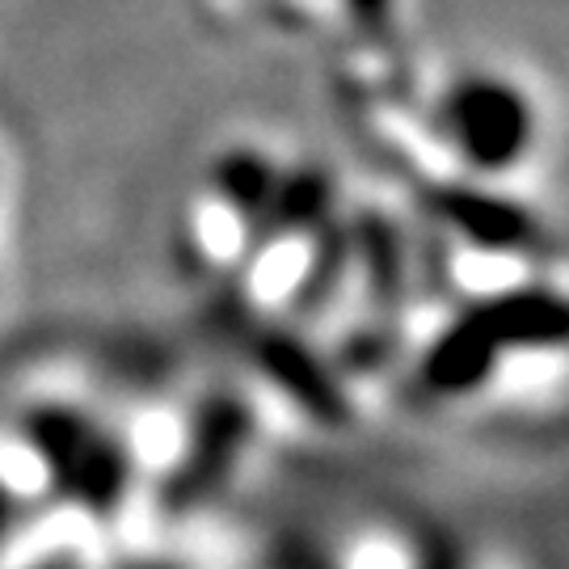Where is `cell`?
Masks as SVG:
<instances>
[{
	"label": "cell",
	"mask_w": 569,
	"mask_h": 569,
	"mask_svg": "<svg viewBox=\"0 0 569 569\" xmlns=\"http://www.w3.org/2000/svg\"><path fill=\"white\" fill-rule=\"evenodd\" d=\"M253 355L262 371L283 388L287 397H296L308 413L326 418V422H342L346 418V401L342 388L329 380V371L321 367V359L308 350L300 338H291L283 329H266L262 338L253 342Z\"/></svg>",
	"instance_id": "obj_6"
},
{
	"label": "cell",
	"mask_w": 569,
	"mask_h": 569,
	"mask_svg": "<svg viewBox=\"0 0 569 569\" xmlns=\"http://www.w3.org/2000/svg\"><path fill=\"white\" fill-rule=\"evenodd\" d=\"M569 329L566 300L549 287H515L465 308L422 359V380L435 392H468L486 380L510 350L561 346Z\"/></svg>",
	"instance_id": "obj_1"
},
{
	"label": "cell",
	"mask_w": 569,
	"mask_h": 569,
	"mask_svg": "<svg viewBox=\"0 0 569 569\" xmlns=\"http://www.w3.org/2000/svg\"><path fill=\"white\" fill-rule=\"evenodd\" d=\"M346 9L371 42H385L392 34V0H346Z\"/></svg>",
	"instance_id": "obj_11"
},
{
	"label": "cell",
	"mask_w": 569,
	"mask_h": 569,
	"mask_svg": "<svg viewBox=\"0 0 569 569\" xmlns=\"http://www.w3.org/2000/svg\"><path fill=\"white\" fill-rule=\"evenodd\" d=\"M329 207H333V178L326 169L305 164V169L279 173V186H274L270 203L262 207V216L244 224V253L253 258L291 232L321 228L329 220Z\"/></svg>",
	"instance_id": "obj_5"
},
{
	"label": "cell",
	"mask_w": 569,
	"mask_h": 569,
	"mask_svg": "<svg viewBox=\"0 0 569 569\" xmlns=\"http://www.w3.org/2000/svg\"><path fill=\"white\" fill-rule=\"evenodd\" d=\"M244 435H249V413L237 397H220L203 409L199 427H194V443L182 460V489L186 493H199V489L216 486L224 477L237 451L244 448Z\"/></svg>",
	"instance_id": "obj_8"
},
{
	"label": "cell",
	"mask_w": 569,
	"mask_h": 569,
	"mask_svg": "<svg viewBox=\"0 0 569 569\" xmlns=\"http://www.w3.org/2000/svg\"><path fill=\"white\" fill-rule=\"evenodd\" d=\"M346 232H350V266H363L367 300L385 317V326H392V317L406 308V274H409L401 232L380 211H363Z\"/></svg>",
	"instance_id": "obj_7"
},
{
	"label": "cell",
	"mask_w": 569,
	"mask_h": 569,
	"mask_svg": "<svg viewBox=\"0 0 569 569\" xmlns=\"http://www.w3.org/2000/svg\"><path fill=\"white\" fill-rule=\"evenodd\" d=\"M346 270H350V232L342 224H329L326 220V224L317 228V244H312V258H308L305 274H300V283L291 291V317H300V321L321 317L333 305Z\"/></svg>",
	"instance_id": "obj_9"
},
{
	"label": "cell",
	"mask_w": 569,
	"mask_h": 569,
	"mask_svg": "<svg viewBox=\"0 0 569 569\" xmlns=\"http://www.w3.org/2000/svg\"><path fill=\"white\" fill-rule=\"evenodd\" d=\"M422 207L443 228L460 232L465 241L489 253H545V228L540 220L510 203L502 194H489L465 182H427L422 186Z\"/></svg>",
	"instance_id": "obj_4"
},
{
	"label": "cell",
	"mask_w": 569,
	"mask_h": 569,
	"mask_svg": "<svg viewBox=\"0 0 569 569\" xmlns=\"http://www.w3.org/2000/svg\"><path fill=\"white\" fill-rule=\"evenodd\" d=\"M26 435L42 456V465L56 472V481L68 493L93 502V510L119 502L122 486H127V456L89 418L72 413V409H39V413H30Z\"/></svg>",
	"instance_id": "obj_3"
},
{
	"label": "cell",
	"mask_w": 569,
	"mask_h": 569,
	"mask_svg": "<svg viewBox=\"0 0 569 569\" xmlns=\"http://www.w3.org/2000/svg\"><path fill=\"white\" fill-rule=\"evenodd\" d=\"M439 127L472 169L502 173L531 148L536 114L510 81L468 77L443 98Z\"/></svg>",
	"instance_id": "obj_2"
},
{
	"label": "cell",
	"mask_w": 569,
	"mask_h": 569,
	"mask_svg": "<svg viewBox=\"0 0 569 569\" xmlns=\"http://www.w3.org/2000/svg\"><path fill=\"white\" fill-rule=\"evenodd\" d=\"M211 186H216V194L249 224V220H258L262 207L270 203V194H274V186H279V169H274V161L262 157L258 148H232V152H224V157L216 161V169H211Z\"/></svg>",
	"instance_id": "obj_10"
}]
</instances>
